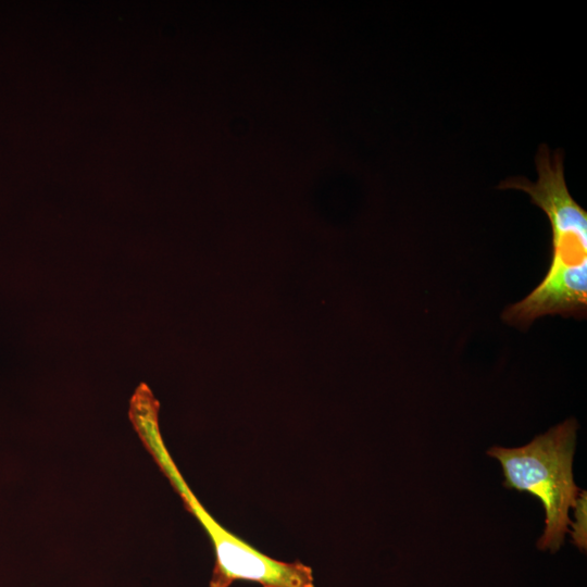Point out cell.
<instances>
[{"label":"cell","mask_w":587,"mask_h":587,"mask_svg":"<svg viewBox=\"0 0 587 587\" xmlns=\"http://www.w3.org/2000/svg\"><path fill=\"white\" fill-rule=\"evenodd\" d=\"M538 178L502 180L501 189L526 192L551 227V262L538 286L503 312V320L528 327L536 319L560 314L583 319L587 310V211L572 197L564 177L563 154L541 145L535 159Z\"/></svg>","instance_id":"cell-1"},{"label":"cell","mask_w":587,"mask_h":587,"mask_svg":"<svg viewBox=\"0 0 587 587\" xmlns=\"http://www.w3.org/2000/svg\"><path fill=\"white\" fill-rule=\"evenodd\" d=\"M159 403L151 395L130 400L129 419L142 445L182 498L185 508L202 525L214 550L210 587H229L237 580L261 587H314L312 569L301 562L275 560L222 527L204 509L171 457L159 426Z\"/></svg>","instance_id":"cell-2"},{"label":"cell","mask_w":587,"mask_h":587,"mask_svg":"<svg viewBox=\"0 0 587 587\" xmlns=\"http://www.w3.org/2000/svg\"><path fill=\"white\" fill-rule=\"evenodd\" d=\"M577 428L576 420L570 419L523 447L487 451L501 463L505 488L527 491L542 503L546 526L537 544L540 549L557 551L572 523L569 510L580 491L572 472Z\"/></svg>","instance_id":"cell-3"},{"label":"cell","mask_w":587,"mask_h":587,"mask_svg":"<svg viewBox=\"0 0 587 587\" xmlns=\"http://www.w3.org/2000/svg\"><path fill=\"white\" fill-rule=\"evenodd\" d=\"M575 522L573 526L572 538L575 545L580 549H586V491H582L575 503Z\"/></svg>","instance_id":"cell-4"}]
</instances>
